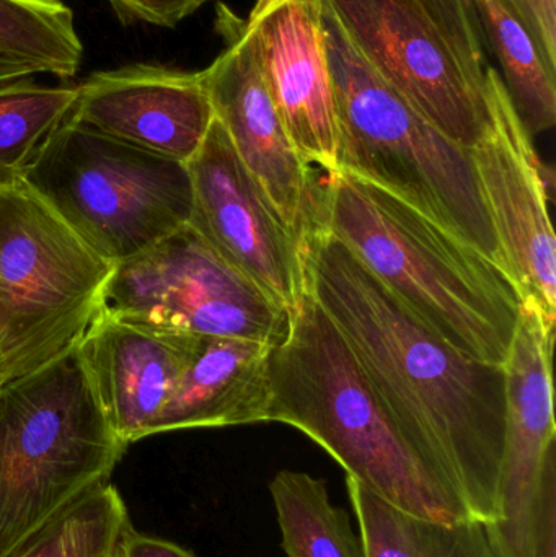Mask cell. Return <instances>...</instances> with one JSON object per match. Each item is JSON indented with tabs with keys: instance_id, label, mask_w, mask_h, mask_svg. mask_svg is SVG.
<instances>
[{
	"instance_id": "6da1fadb",
	"label": "cell",
	"mask_w": 556,
	"mask_h": 557,
	"mask_svg": "<svg viewBox=\"0 0 556 557\" xmlns=\"http://www.w3.org/2000/svg\"><path fill=\"white\" fill-rule=\"evenodd\" d=\"M307 292L358 360L408 444L483 527L499 520L506 437L503 367L444 339L329 232L304 245Z\"/></svg>"
},
{
	"instance_id": "7402d4cb",
	"label": "cell",
	"mask_w": 556,
	"mask_h": 557,
	"mask_svg": "<svg viewBox=\"0 0 556 557\" xmlns=\"http://www.w3.org/2000/svg\"><path fill=\"white\" fill-rule=\"evenodd\" d=\"M129 525L120 491L104 483L65 507L9 557H111Z\"/></svg>"
},
{
	"instance_id": "4316f807",
	"label": "cell",
	"mask_w": 556,
	"mask_h": 557,
	"mask_svg": "<svg viewBox=\"0 0 556 557\" xmlns=\"http://www.w3.org/2000/svg\"><path fill=\"white\" fill-rule=\"evenodd\" d=\"M124 22H136V0H108Z\"/></svg>"
},
{
	"instance_id": "8fae6325",
	"label": "cell",
	"mask_w": 556,
	"mask_h": 557,
	"mask_svg": "<svg viewBox=\"0 0 556 557\" xmlns=\"http://www.w3.org/2000/svg\"><path fill=\"white\" fill-rule=\"evenodd\" d=\"M186 166L193 189L189 227L231 267L293 310L307 294L302 244L255 182L218 117Z\"/></svg>"
},
{
	"instance_id": "484cf974",
	"label": "cell",
	"mask_w": 556,
	"mask_h": 557,
	"mask_svg": "<svg viewBox=\"0 0 556 557\" xmlns=\"http://www.w3.org/2000/svg\"><path fill=\"white\" fill-rule=\"evenodd\" d=\"M206 2L209 0H136V22L172 28Z\"/></svg>"
},
{
	"instance_id": "603a6c76",
	"label": "cell",
	"mask_w": 556,
	"mask_h": 557,
	"mask_svg": "<svg viewBox=\"0 0 556 557\" xmlns=\"http://www.w3.org/2000/svg\"><path fill=\"white\" fill-rule=\"evenodd\" d=\"M415 2L441 29L467 72L480 85H485V72L490 62L483 46L473 0H415Z\"/></svg>"
},
{
	"instance_id": "cb8c5ba5",
	"label": "cell",
	"mask_w": 556,
	"mask_h": 557,
	"mask_svg": "<svg viewBox=\"0 0 556 557\" xmlns=\"http://www.w3.org/2000/svg\"><path fill=\"white\" fill-rule=\"evenodd\" d=\"M547 61L556 67V0H509Z\"/></svg>"
},
{
	"instance_id": "277c9868",
	"label": "cell",
	"mask_w": 556,
	"mask_h": 557,
	"mask_svg": "<svg viewBox=\"0 0 556 557\" xmlns=\"http://www.w3.org/2000/svg\"><path fill=\"white\" fill-rule=\"evenodd\" d=\"M319 3L338 129L336 172L391 193L503 270L469 149L382 81Z\"/></svg>"
},
{
	"instance_id": "f1b7e54d",
	"label": "cell",
	"mask_w": 556,
	"mask_h": 557,
	"mask_svg": "<svg viewBox=\"0 0 556 557\" xmlns=\"http://www.w3.org/2000/svg\"><path fill=\"white\" fill-rule=\"evenodd\" d=\"M0 385H2V382H0Z\"/></svg>"
},
{
	"instance_id": "2e32d148",
	"label": "cell",
	"mask_w": 556,
	"mask_h": 557,
	"mask_svg": "<svg viewBox=\"0 0 556 557\" xmlns=\"http://www.w3.org/2000/svg\"><path fill=\"white\" fill-rule=\"evenodd\" d=\"M273 349L238 337L199 336L152 435L267 422Z\"/></svg>"
},
{
	"instance_id": "e0dca14e",
	"label": "cell",
	"mask_w": 556,
	"mask_h": 557,
	"mask_svg": "<svg viewBox=\"0 0 556 557\" xmlns=\"http://www.w3.org/2000/svg\"><path fill=\"white\" fill-rule=\"evenodd\" d=\"M483 46L498 61L512 107L529 136L556 123V67L509 0H473Z\"/></svg>"
},
{
	"instance_id": "83f0119b",
	"label": "cell",
	"mask_w": 556,
	"mask_h": 557,
	"mask_svg": "<svg viewBox=\"0 0 556 557\" xmlns=\"http://www.w3.org/2000/svg\"><path fill=\"white\" fill-rule=\"evenodd\" d=\"M20 77H29V74L20 71V69L3 67V65H0V82L12 81V78Z\"/></svg>"
},
{
	"instance_id": "5b68a950",
	"label": "cell",
	"mask_w": 556,
	"mask_h": 557,
	"mask_svg": "<svg viewBox=\"0 0 556 557\" xmlns=\"http://www.w3.org/2000/svg\"><path fill=\"white\" fill-rule=\"evenodd\" d=\"M127 445L111 428L77 347L0 385V557L108 483Z\"/></svg>"
},
{
	"instance_id": "9c48e42d",
	"label": "cell",
	"mask_w": 556,
	"mask_h": 557,
	"mask_svg": "<svg viewBox=\"0 0 556 557\" xmlns=\"http://www.w3.org/2000/svg\"><path fill=\"white\" fill-rule=\"evenodd\" d=\"M489 121L470 159L492 222L502 267L522 307L556 321V244L545 165L495 65L485 72Z\"/></svg>"
},
{
	"instance_id": "ba28073f",
	"label": "cell",
	"mask_w": 556,
	"mask_h": 557,
	"mask_svg": "<svg viewBox=\"0 0 556 557\" xmlns=\"http://www.w3.org/2000/svg\"><path fill=\"white\" fill-rule=\"evenodd\" d=\"M101 313L147 330L238 337L271 347L291 310L219 257L189 225L114 267Z\"/></svg>"
},
{
	"instance_id": "30bf717a",
	"label": "cell",
	"mask_w": 556,
	"mask_h": 557,
	"mask_svg": "<svg viewBox=\"0 0 556 557\" xmlns=\"http://www.w3.org/2000/svg\"><path fill=\"white\" fill-rule=\"evenodd\" d=\"M356 51L444 136L470 149L489 121L485 85L415 0H323Z\"/></svg>"
},
{
	"instance_id": "ffe728a7",
	"label": "cell",
	"mask_w": 556,
	"mask_h": 557,
	"mask_svg": "<svg viewBox=\"0 0 556 557\" xmlns=\"http://www.w3.org/2000/svg\"><path fill=\"white\" fill-rule=\"evenodd\" d=\"M82 58L74 13L62 0H0V65L65 81Z\"/></svg>"
},
{
	"instance_id": "8992f818",
	"label": "cell",
	"mask_w": 556,
	"mask_h": 557,
	"mask_svg": "<svg viewBox=\"0 0 556 557\" xmlns=\"http://www.w3.org/2000/svg\"><path fill=\"white\" fill-rule=\"evenodd\" d=\"M72 232L108 263H124L188 225L186 163L65 120L23 173Z\"/></svg>"
},
{
	"instance_id": "5bb4252c",
	"label": "cell",
	"mask_w": 556,
	"mask_h": 557,
	"mask_svg": "<svg viewBox=\"0 0 556 557\" xmlns=\"http://www.w3.org/2000/svg\"><path fill=\"white\" fill-rule=\"evenodd\" d=\"M214 117L201 72L137 64L85 78L67 121L186 163Z\"/></svg>"
},
{
	"instance_id": "9a60e30c",
	"label": "cell",
	"mask_w": 556,
	"mask_h": 557,
	"mask_svg": "<svg viewBox=\"0 0 556 557\" xmlns=\"http://www.w3.org/2000/svg\"><path fill=\"white\" fill-rule=\"evenodd\" d=\"M199 336L160 333L100 313L77 346L91 388L118 437H150Z\"/></svg>"
},
{
	"instance_id": "7a4b0ae2",
	"label": "cell",
	"mask_w": 556,
	"mask_h": 557,
	"mask_svg": "<svg viewBox=\"0 0 556 557\" xmlns=\"http://www.w3.org/2000/svg\"><path fill=\"white\" fill-rule=\"evenodd\" d=\"M325 175L319 228L444 339L503 367L522 310L508 274L391 193L348 173Z\"/></svg>"
},
{
	"instance_id": "ac0fdd59",
	"label": "cell",
	"mask_w": 556,
	"mask_h": 557,
	"mask_svg": "<svg viewBox=\"0 0 556 557\" xmlns=\"http://www.w3.org/2000/svg\"><path fill=\"white\" fill-rule=\"evenodd\" d=\"M346 490L368 557H496L485 527L475 520L443 523L407 516L349 476Z\"/></svg>"
},
{
	"instance_id": "52a82bcc",
	"label": "cell",
	"mask_w": 556,
	"mask_h": 557,
	"mask_svg": "<svg viewBox=\"0 0 556 557\" xmlns=\"http://www.w3.org/2000/svg\"><path fill=\"white\" fill-rule=\"evenodd\" d=\"M114 264L25 185L0 191V382L71 352L100 317Z\"/></svg>"
},
{
	"instance_id": "3957f363",
	"label": "cell",
	"mask_w": 556,
	"mask_h": 557,
	"mask_svg": "<svg viewBox=\"0 0 556 557\" xmlns=\"http://www.w3.org/2000/svg\"><path fill=\"white\" fill-rule=\"evenodd\" d=\"M267 422L312 438L394 509L431 522L472 520L379 401L329 314L307 292L270 359Z\"/></svg>"
},
{
	"instance_id": "d4e9b609",
	"label": "cell",
	"mask_w": 556,
	"mask_h": 557,
	"mask_svg": "<svg viewBox=\"0 0 556 557\" xmlns=\"http://www.w3.org/2000/svg\"><path fill=\"white\" fill-rule=\"evenodd\" d=\"M111 557H195V555L176 543L144 535L129 525L121 533Z\"/></svg>"
},
{
	"instance_id": "7c38bea8",
	"label": "cell",
	"mask_w": 556,
	"mask_h": 557,
	"mask_svg": "<svg viewBox=\"0 0 556 557\" xmlns=\"http://www.w3.org/2000/svg\"><path fill=\"white\" fill-rule=\"evenodd\" d=\"M219 29L227 46L201 71L215 117L255 182L304 247L319 231L322 185L281 121L244 20L224 10Z\"/></svg>"
},
{
	"instance_id": "d6986e66",
	"label": "cell",
	"mask_w": 556,
	"mask_h": 557,
	"mask_svg": "<svg viewBox=\"0 0 556 557\" xmlns=\"http://www.w3.org/2000/svg\"><path fill=\"white\" fill-rule=\"evenodd\" d=\"M270 493L287 557H368L346 510L330 500L325 481L283 470L271 481Z\"/></svg>"
},
{
	"instance_id": "4fadbf2b",
	"label": "cell",
	"mask_w": 556,
	"mask_h": 557,
	"mask_svg": "<svg viewBox=\"0 0 556 557\" xmlns=\"http://www.w3.org/2000/svg\"><path fill=\"white\" fill-rule=\"evenodd\" d=\"M245 25L297 152L335 173L338 129L319 0H257Z\"/></svg>"
},
{
	"instance_id": "44dd1931",
	"label": "cell",
	"mask_w": 556,
	"mask_h": 557,
	"mask_svg": "<svg viewBox=\"0 0 556 557\" xmlns=\"http://www.w3.org/2000/svg\"><path fill=\"white\" fill-rule=\"evenodd\" d=\"M75 98L74 85H42L35 75L0 82V191L22 183L36 153L67 120Z\"/></svg>"
}]
</instances>
